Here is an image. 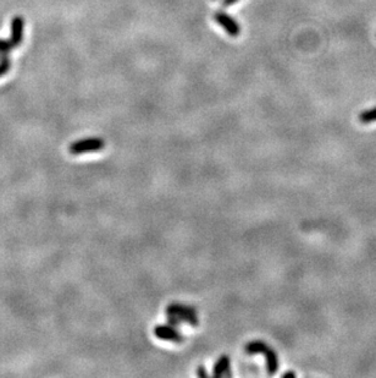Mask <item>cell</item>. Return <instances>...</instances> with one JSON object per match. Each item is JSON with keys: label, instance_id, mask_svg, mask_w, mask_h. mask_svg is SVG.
Returning a JSON list of instances; mask_svg holds the SVG:
<instances>
[{"label": "cell", "instance_id": "cell-5", "mask_svg": "<svg viewBox=\"0 0 376 378\" xmlns=\"http://www.w3.org/2000/svg\"><path fill=\"white\" fill-rule=\"evenodd\" d=\"M10 31L11 36L9 41L14 45V48H17L24 41V31H25V19L22 16L16 15L11 19L10 22Z\"/></svg>", "mask_w": 376, "mask_h": 378}, {"label": "cell", "instance_id": "cell-11", "mask_svg": "<svg viewBox=\"0 0 376 378\" xmlns=\"http://www.w3.org/2000/svg\"><path fill=\"white\" fill-rule=\"evenodd\" d=\"M237 2H239V0H224V2H222V7L227 8V7H230V5L235 4V3H237Z\"/></svg>", "mask_w": 376, "mask_h": 378}, {"label": "cell", "instance_id": "cell-9", "mask_svg": "<svg viewBox=\"0 0 376 378\" xmlns=\"http://www.w3.org/2000/svg\"><path fill=\"white\" fill-rule=\"evenodd\" d=\"M10 66H11V61H10V59L8 58V55L0 56V78L4 76L5 73L10 70Z\"/></svg>", "mask_w": 376, "mask_h": 378}, {"label": "cell", "instance_id": "cell-12", "mask_svg": "<svg viewBox=\"0 0 376 378\" xmlns=\"http://www.w3.org/2000/svg\"><path fill=\"white\" fill-rule=\"evenodd\" d=\"M197 374H198L199 377H207L208 376V373L205 372V369L202 367V366L198 369H197Z\"/></svg>", "mask_w": 376, "mask_h": 378}, {"label": "cell", "instance_id": "cell-13", "mask_svg": "<svg viewBox=\"0 0 376 378\" xmlns=\"http://www.w3.org/2000/svg\"><path fill=\"white\" fill-rule=\"evenodd\" d=\"M282 377H284V378H287V377H296V373H295V372H285V373L282 374Z\"/></svg>", "mask_w": 376, "mask_h": 378}, {"label": "cell", "instance_id": "cell-4", "mask_svg": "<svg viewBox=\"0 0 376 378\" xmlns=\"http://www.w3.org/2000/svg\"><path fill=\"white\" fill-rule=\"evenodd\" d=\"M213 19L216 24H219L220 26L226 31L231 37H238L241 33V26L232 16H230L229 14H226L225 11H216L213 14Z\"/></svg>", "mask_w": 376, "mask_h": 378}, {"label": "cell", "instance_id": "cell-2", "mask_svg": "<svg viewBox=\"0 0 376 378\" xmlns=\"http://www.w3.org/2000/svg\"><path fill=\"white\" fill-rule=\"evenodd\" d=\"M105 147V142L103 138L98 137H90L84 138V140H78L73 142L68 150L71 155H83L87 152H97V150H102Z\"/></svg>", "mask_w": 376, "mask_h": 378}, {"label": "cell", "instance_id": "cell-7", "mask_svg": "<svg viewBox=\"0 0 376 378\" xmlns=\"http://www.w3.org/2000/svg\"><path fill=\"white\" fill-rule=\"evenodd\" d=\"M226 374V376L231 377L230 372V357L227 355H222V356L216 361V363L214 365V371L213 376L214 377H221Z\"/></svg>", "mask_w": 376, "mask_h": 378}, {"label": "cell", "instance_id": "cell-1", "mask_svg": "<svg viewBox=\"0 0 376 378\" xmlns=\"http://www.w3.org/2000/svg\"><path fill=\"white\" fill-rule=\"evenodd\" d=\"M246 352H248V354H250V355L263 354L264 356L266 357V368L270 376H272V374H275L276 372L278 371L277 352H276L275 350H272L267 344L259 342V340L250 342L249 344H247L246 345Z\"/></svg>", "mask_w": 376, "mask_h": 378}, {"label": "cell", "instance_id": "cell-6", "mask_svg": "<svg viewBox=\"0 0 376 378\" xmlns=\"http://www.w3.org/2000/svg\"><path fill=\"white\" fill-rule=\"evenodd\" d=\"M154 334L162 340H169L173 343H182L184 340L183 335L170 325H160L154 328Z\"/></svg>", "mask_w": 376, "mask_h": 378}, {"label": "cell", "instance_id": "cell-10", "mask_svg": "<svg viewBox=\"0 0 376 378\" xmlns=\"http://www.w3.org/2000/svg\"><path fill=\"white\" fill-rule=\"evenodd\" d=\"M14 48V45L11 44L10 41H5V39H0V56L2 55H8Z\"/></svg>", "mask_w": 376, "mask_h": 378}, {"label": "cell", "instance_id": "cell-3", "mask_svg": "<svg viewBox=\"0 0 376 378\" xmlns=\"http://www.w3.org/2000/svg\"><path fill=\"white\" fill-rule=\"evenodd\" d=\"M166 314L169 316L176 317L181 322H187L192 326L198 325V318H197L196 311L193 308L182 305V304H171L167 306Z\"/></svg>", "mask_w": 376, "mask_h": 378}, {"label": "cell", "instance_id": "cell-8", "mask_svg": "<svg viewBox=\"0 0 376 378\" xmlns=\"http://www.w3.org/2000/svg\"><path fill=\"white\" fill-rule=\"evenodd\" d=\"M358 119L361 124H365V125L375 123V121H376V107L371 108V109H367V110H364V112H361L360 114H359Z\"/></svg>", "mask_w": 376, "mask_h": 378}]
</instances>
